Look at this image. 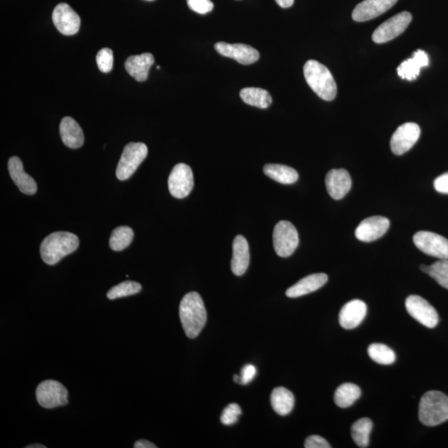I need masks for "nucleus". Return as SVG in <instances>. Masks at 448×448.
I'll return each instance as SVG.
<instances>
[{"instance_id":"nucleus-1","label":"nucleus","mask_w":448,"mask_h":448,"mask_svg":"<svg viewBox=\"0 0 448 448\" xmlns=\"http://www.w3.org/2000/svg\"><path fill=\"white\" fill-rule=\"evenodd\" d=\"M179 317L185 335L194 339L202 332L207 321V312L201 295L197 292L186 294L179 305Z\"/></svg>"},{"instance_id":"nucleus-2","label":"nucleus","mask_w":448,"mask_h":448,"mask_svg":"<svg viewBox=\"0 0 448 448\" xmlns=\"http://www.w3.org/2000/svg\"><path fill=\"white\" fill-rule=\"evenodd\" d=\"M79 246L77 236L69 232H55L45 238L40 246L43 262L55 265L67 255L72 254Z\"/></svg>"},{"instance_id":"nucleus-3","label":"nucleus","mask_w":448,"mask_h":448,"mask_svg":"<svg viewBox=\"0 0 448 448\" xmlns=\"http://www.w3.org/2000/svg\"><path fill=\"white\" fill-rule=\"evenodd\" d=\"M305 81L316 94L325 101L336 99L337 85L329 69L315 60H309L304 66Z\"/></svg>"},{"instance_id":"nucleus-4","label":"nucleus","mask_w":448,"mask_h":448,"mask_svg":"<svg viewBox=\"0 0 448 448\" xmlns=\"http://www.w3.org/2000/svg\"><path fill=\"white\" fill-rule=\"evenodd\" d=\"M419 420L434 427L448 420V397L440 391H429L422 395L418 408Z\"/></svg>"},{"instance_id":"nucleus-5","label":"nucleus","mask_w":448,"mask_h":448,"mask_svg":"<svg viewBox=\"0 0 448 448\" xmlns=\"http://www.w3.org/2000/svg\"><path fill=\"white\" fill-rule=\"evenodd\" d=\"M147 154L148 148L144 143L130 142L126 145L118 163L116 171L117 179L126 181L132 177Z\"/></svg>"},{"instance_id":"nucleus-6","label":"nucleus","mask_w":448,"mask_h":448,"mask_svg":"<svg viewBox=\"0 0 448 448\" xmlns=\"http://www.w3.org/2000/svg\"><path fill=\"white\" fill-rule=\"evenodd\" d=\"M299 236L294 225L288 221L276 224L274 231V246L281 258H288L298 247Z\"/></svg>"},{"instance_id":"nucleus-7","label":"nucleus","mask_w":448,"mask_h":448,"mask_svg":"<svg viewBox=\"0 0 448 448\" xmlns=\"http://www.w3.org/2000/svg\"><path fill=\"white\" fill-rule=\"evenodd\" d=\"M36 397L39 405L45 409L57 408L68 403V389L56 380L41 383L36 389Z\"/></svg>"},{"instance_id":"nucleus-8","label":"nucleus","mask_w":448,"mask_h":448,"mask_svg":"<svg viewBox=\"0 0 448 448\" xmlns=\"http://www.w3.org/2000/svg\"><path fill=\"white\" fill-rule=\"evenodd\" d=\"M414 243L423 254L439 260L448 259V240L442 236L429 231L418 232Z\"/></svg>"},{"instance_id":"nucleus-9","label":"nucleus","mask_w":448,"mask_h":448,"mask_svg":"<svg viewBox=\"0 0 448 448\" xmlns=\"http://www.w3.org/2000/svg\"><path fill=\"white\" fill-rule=\"evenodd\" d=\"M412 14L409 12H401L387 20L374 32L372 39L374 43H385L397 38L403 34L412 21Z\"/></svg>"},{"instance_id":"nucleus-10","label":"nucleus","mask_w":448,"mask_h":448,"mask_svg":"<svg viewBox=\"0 0 448 448\" xmlns=\"http://www.w3.org/2000/svg\"><path fill=\"white\" fill-rule=\"evenodd\" d=\"M405 307L409 315L419 323L427 328H434L438 324V314L429 301L422 297L412 295L405 301Z\"/></svg>"},{"instance_id":"nucleus-11","label":"nucleus","mask_w":448,"mask_h":448,"mask_svg":"<svg viewBox=\"0 0 448 448\" xmlns=\"http://www.w3.org/2000/svg\"><path fill=\"white\" fill-rule=\"evenodd\" d=\"M168 185L173 197L184 198L188 196L194 188L192 170L184 163L175 165L170 174Z\"/></svg>"},{"instance_id":"nucleus-12","label":"nucleus","mask_w":448,"mask_h":448,"mask_svg":"<svg viewBox=\"0 0 448 448\" xmlns=\"http://www.w3.org/2000/svg\"><path fill=\"white\" fill-rule=\"evenodd\" d=\"M420 134V128L413 122L399 126L390 141V147L393 153L396 156H401L409 152L418 141Z\"/></svg>"},{"instance_id":"nucleus-13","label":"nucleus","mask_w":448,"mask_h":448,"mask_svg":"<svg viewBox=\"0 0 448 448\" xmlns=\"http://www.w3.org/2000/svg\"><path fill=\"white\" fill-rule=\"evenodd\" d=\"M52 22L61 34L72 36L77 34L81 26L79 15L65 3L57 6L52 12Z\"/></svg>"},{"instance_id":"nucleus-14","label":"nucleus","mask_w":448,"mask_h":448,"mask_svg":"<svg viewBox=\"0 0 448 448\" xmlns=\"http://www.w3.org/2000/svg\"><path fill=\"white\" fill-rule=\"evenodd\" d=\"M216 51L226 58L233 59L240 64L250 65L259 59V52L250 45L218 42L214 45Z\"/></svg>"},{"instance_id":"nucleus-15","label":"nucleus","mask_w":448,"mask_h":448,"mask_svg":"<svg viewBox=\"0 0 448 448\" xmlns=\"http://www.w3.org/2000/svg\"><path fill=\"white\" fill-rule=\"evenodd\" d=\"M390 225L389 220L381 216L365 218L356 230V237L361 242L376 241L386 234Z\"/></svg>"},{"instance_id":"nucleus-16","label":"nucleus","mask_w":448,"mask_h":448,"mask_svg":"<svg viewBox=\"0 0 448 448\" xmlns=\"http://www.w3.org/2000/svg\"><path fill=\"white\" fill-rule=\"evenodd\" d=\"M398 0H364L354 8L352 18L356 22L369 21L392 8Z\"/></svg>"},{"instance_id":"nucleus-17","label":"nucleus","mask_w":448,"mask_h":448,"mask_svg":"<svg viewBox=\"0 0 448 448\" xmlns=\"http://www.w3.org/2000/svg\"><path fill=\"white\" fill-rule=\"evenodd\" d=\"M325 186L329 196L340 201L352 189V177L348 171L344 169L329 170L325 176Z\"/></svg>"},{"instance_id":"nucleus-18","label":"nucleus","mask_w":448,"mask_h":448,"mask_svg":"<svg viewBox=\"0 0 448 448\" xmlns=\"http://www.w3.org/2000/svg\"><path fill=\"white\" fill-rule=\"evenodd\" d=\"M367 313V305L360 300H353L340 309L339 321L346 329L356 328L362 323Z\"/></svg>"},{"instance_id":"nucleus-19","label":"nucleus","mask_w":448,"mask_h":448,"mask_svg":"<svg viewBox=\"0 0 448 448\" xmlns=\"http://www.w3.org/2000/svg\"><path fill=\"white\" fill-rule=\"evenodd\" d=\"M10 177L20 191L24 194L32 195L37 192L38 185L30 175L26 173L21 160L17 156L11 157L8 164Z\"/></svg>"},{"instance_id":"nucleus-20","label":"nucleus","mask_w":448,"mask_h":448,"mask_svg":"<svg viewBox=\"0 0 448 448\" xmlns=\"http://www.w3.org/2000/svg\"><path fill=\"white\" fill-rule=\"evenodd\" d=\"M250 246L247 239L242 235H238L234 240L233 258H232V272L236 276L245 274L250 266Z\"/></svg>"},{"instance_id":"nucleus-21","label":"nucleus","mask_w":448,"mask_h":448,"mask_svg":"<svg viewBox=\"0 0 448 448\" xmlns=\"http://www.w3.org/2000/svg\"><path fill=\"white\" fill-rule=\"evenodd\" d=\"M60 136L65 145L71 149L81 147L84 134L77 122L70 116L64 117L60 123Z\"/></svg>"},{"instance_id":"nucleus-22","label":"nucleus","mask_w":448,"mask_h":448,"mask_svg":"<svg viewBox=\"0 0 448 448\" xmlns=\"http://www.w3.org/2000/svg\"><path fill=\"white\" fill-rule=\"evenodd\" d=\"M429 65V59L427 52L417 50L414 52L412 58L403 61L397 69L398 74L402 79L414 81L417 79L422 68Z\"/></svg>"},{"instance_id":"nucleus-23","label":"nucleus","mask_w":448,"mask_h":448,"mask_svg":"<svg viewBox=\"0 0 448 448\" xmlns=\"http://www.w3.org/2000/svg\"><path fill=\"white\" fill-rule=\"evenodd\" d=\"M328 276L325 274H316L305 276L298 283L288 289L286 295L290 298L303 296L318 290L327 283Z\"/></svg>"},{"instance_id":"nucleus-24","label":"nucleus","mask_w":448,"mask_h":448,"mask_svg":"<svg viewBox=\"0 0 448 448\" xmlns=\"http://www.w3.org/2000/svg\"><path fill=\"white\" fill-rule=\"evenodd\" d=\"M154 63L152 54H143L130 57L125 61V68L129 74L138 81L147 80L150 67Z\"/></svg>"},{"instance_id":"nucleus-25","label":"nucleus","mask_w":448,"mask_h":448,"mask_svg":"<svg viewBox=\"0 0 448 448\" xmlns=\"http://www.w3.org/2000/svg\"><path fill=\"white\" fill-rule=\"evenodd\" d=\"M272 409L281 416H286L290 414L295 405L294 395L290 390L278 387L272 391L271 395Z\"/></svg>"},{"instance_id":"nucleus-26","label":"nucleus","mask_w":448,"mask_h":448,"mask_svg":"<svg viewBox=\"0 0 448 448\" xmlns=\"http://www.w3.org/2000/svg\"><path fill=\"white\" fill-rule=\"evenodd\" d=\"M263 172L269 178L283 185L294 184L299 177L296 170L283 165H266L264 166Z\"/></svg>"},{"instance_id":"nucleus-27","label":"nucleus","mask_w":448,"mask_h":448,"mask_svg":"<svg viewBox=\"0 0 448 448\" xmlns=\"http://www.w3.org/2000/svg\"><path fill=\"white\" fill-rule=\"evenodd\" d=\"M240 96L247 105L261 109H266L272 104V96L266 90L258 88H243Z\"/></svg>"},{"instance_id":"nucleus-28","label":"nucleus","mask_w":448,"mask_h":448,"mask_svg":"<svg viewBox=\"0 0 448 448\" xmlns=\"http://www.w3.org/2000/svg\"><path fill=\"white\" fill-rule=\"evenodd\" d=\"M361 396V390L360 387L346 383L341 385L335 393V403L340 408H348L354 405V402L358 400Z\"/></svg>"},{"instance_id":"nucleus-29","label":"nucleus","mask_w":448,"mask_h":448,"mask_svg":"<svg viewBox=\"0 0 448 448\" xmlns=\"http://www.w3.org/2000/svg\"><path fill=\"white\" fill-rule=\"evenodd\" d=\"M373 429V422L368 418L358 419L352 427V436L358 447L365 448L369 444V436Z\"/></svg>"},{"instance_id":"nucleus-30","label":"nucleus","mask_w":448,"mask_h":448,"mask_svg":"<svg viewBox=\"0 0 448 448\" xmlns=\"http://www.w3.org/2000/svg\"><path fill=\"white\" fill-rule=\"evenodd\" d=\"M134 238V232L132 227L121 226L114 230L110 238V247L113 251L120 252L130 246Z\"/></svg>"},{"instance_id":"nucleus-31","label":"nucleus","mask_w":448,"mask_h":448,"mask_svg":"<svg viewBox=\"0 0 448 448\" xmlns=\"http://www.w3.org/2000/svg\"><path fill=\"white\" fill-rule=\"evenodd\" d=\"M368 354L374 361L380 365H392L396 360V354H395L394 350L383 344L370 345Z\"/></svg>"},{"instance_id":"nucleus-32","label":"nucleus","mask_w":448,"mask_h":448,"mask_svg":"<svg viewBox=\"0 0 448 448\" xmlns=\"http://www.w3.org/2000/svg\"><path fill=\"white\" fill-rule=\"evenodd\" d=\"M142 290L141 285L133 281H126L110 289L108 292V298L115 300L121 297L136 295Z\"/></svg>"},{"instance_id":"nucleus-33","label":"nucleus","mask_w":448,"mask_h":448,"mask_svg":"<svg viewBox=\"0 0 448 448\" xmlns=\"http://www.w3.org/2000/svg\"><path fill=\"white\" fill-rule=\"evenodd\" d=\"M427 275L434 278L440 286L448 290V259L439 260L431 264Z\"/></svg>"},{"instance_id":"nucleus-34","label":"nucleus","mask_w":448,"mask_h":448,"mask_svg":"<svg viewBox=\"0 0 448 448\" xmlns=\"http://www.w3.org/2000/svg\"><path fill=\"white\" fill-rule=\"evenodd\" d=\"M96 63L100 71L103 72H109L112 71L113 67V52L110 48H103L96 55Z\"/></svg>"},{"instance_id":"nucleus-35","label":"nucleus","mask_w":448,"mask_h":448,"mask_svg":"<svg viewBox=\"0 0 448 448\" xmlns=\"http://www.w3.org/2000/svg\"><path fill=\"white\" fill-rule=\"evenodd\" d=\"M242 414V409L237 403H231L224 409L221 416L223 425L230 426L237 422L240 415Z\"/></svg>"},{"instance_id":"nucleus-36","label":"nucleus","mask_w":448,"mask_h":448,"mask_svg":"<svg viewBox=\"0 0 448 448\" xmlns=\"http://www.w3.org/2000/svg\"><path fill=\"white\" fill-rule=\"evenodd\" d=\"M191 10L199 14H206L214 9V3L210 0H187Z\"/></svg>"},{"instance_id":"nucleus-37","label":"nucleus","mask_w":448,"mask_h":448,"mask_svg":"<svg viewBox=\"0 0 448 448\" xmlns=\"http://www.w3.org/2000/svg\"><path fill=\"white\" fill-rule=\"evenodd\" d=\"M305 448H331L332 446L329 445V443L324 438L320 437L318 435H312L309 436L305 440Z\"/></svg>"},{"instance_id":"nucleus-38","label":"nucleus","mask_w":448,"mask_h":448,"mask_svg":"<svg viewBox=\"0 0 448 448\" xmlns=\"http://www.w3.org/2000/svg\"><path fill=\"white\" fill-rule=\"evenodd\" d=\"M256 376V369L254 365H247L242 369L241 376H240V384L246 385L254 380Z\"/></svg>"},{"instance_id":"nucleus-39","label":"nucleus","mask_w":448,"mask_h":448,"mask_svg":"<svg viewBox=\"0 0 448 448\" xmlns=\"http://www.w3.org/2000/svg\"><path fill=\"white\" fill-rule=\"evenodd\" d=\"M434 185L438 193L448 194V172L436 179Z\"/></svg>"},{"instance_id":"nucleus-40","label":"nucleus","mask_w":448,"mask_h":448,"mask_svg":"<svg viewBox=\"0 0 448 448\" xmlns=\"http://www.w3.org/2000/svg\"><path fill=\"white\" fill-rule=\"evenodd\" d=\"M134 448H157L154 443L147 441V440L141 439L134 443Z\"/></svg>"},{"instance_id":"nucleus-41","label":"nucleus","mask_w":448,"mask_h":448,"mask_svg":"<svg viewBox=\"0 0 448 448\" xmlns=\"http://www.w3.org/2000/svg\"><path fill=\"white\" fill-rule=\"evenodd\" d=\"M275 1L280 7L283 8V9H287V8L292 7L293 3H294V0H275Z\"/></svg>"},{"instance_id":"nucleus-42","label":"nucleus","mask_w":448,"mask_h":448,"mask_svg":"<svg viewBox=\"0 0 448 448\" xmlns=\"http://www.w3.org/2000/svg\"><path fill=\"white\" fill-rule=\"evenodd\" d=\"M26 448H46V446L42 445V444H31L26 447Z\"/></svg>"},{"instance_id":"nucleus-43","label":"nucleus","mask_w":448,"mask_h":448,"mask_svg":"<svg viewBox=\"0 0 448 448\" xmlns=\"http://www.w3.org/2000/svg\"><path fill=\"white\" fill-rule=\"evenodd\" d=\"M429 266H427V265H425V264H422L420 266V270L422 272H425V274H427V272H429Z\"/></svg>"},{"instance_id":"nucleus-44","label":"nucleus","mask_w":448,"mask_h":448,"mask_svg":"<svg viewBox=\"0 0 448 448\" xmlns=\"http://www.w3.org/2000/svg\"><path fill=\"white\" fill-rule=\"evenodd\" d=\"M234 381H235V382H238V383H239V381H240V377H239L238 376H237V374H235V376H234Z\"/></svg>"},{"instance_id":"nucleus-45","label":"nucleus","mask_w":448,"mask_h":448,"mask_svg":"<svg viewBox=\"0 0 448 448\" xmlns=\"http://www.w3.org/2000/svg\"><path fill=\"white\" fill-rule=\"evenodd\" d=\"M146 1H154V0H146Z\"/></svg>"}]
</instances>
